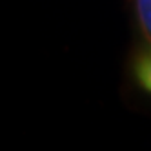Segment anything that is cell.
<instances>
[{
	"instance_id": "cell-1",
	"label": "cell",
	"mask_w": 151,
	"mask_h": 151,
	"mask_svg": "<svg viewBox=\"0 0 151 151\" xmlns=\"http://www.w3.org/2000/svg\"><path fill=\"white\" fill-rule=\"evenodd\" d=\"M135 77L146 91L151 93V51L138 55L135 60Z\"/></svg>"
},
{
	"instance_id": "cell-2",
	"label": "cell",
	"mask_w": 151,
	"mask_h": 151,
	"mask_svg": "<svg viewBox=\"0 0 151 151\" xmlns=\"http://www.w3.org/2000/svg\"><path fill=\"white\" fill-rule=\"evenodd\" d=\"M137 13L140 29L151 46V0H137Z\"/></svg>"
}]
</instances>
